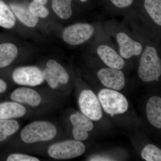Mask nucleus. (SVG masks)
Listing matches in <instances>:
<instances>
[{
	"label": "nucleus",
	"instance_id": "nucleus-1",
	"mask_svg": "<svg viewBox=\"0 0 161 161\" xmlns=\"http://www.w3.org/2000/svg\"><path fill=\"white\" fill-rule=\"evenodd\" d=\"M138 73L140 78L145 82L158 81L161 75V61L154 47H146L141 58Z\"/></svg>",
	"mask_w": 161,
	"mask_h": 161
},
{
	"label": "nucleus",
	"instance_id": "nucleus-2",
	"mask_svg": "<svg viewBox=\"0 0 161 161\" xmlns=\"http://www.w3.org/2000/svg\"><path fill=\"white\" fill-rule=\"evenodd\" d=\"M57 131L53 124L47 121H37L24 127L21 132V137L27 144L45 142L53 139Z\"/></svg>",
	"mask_w": 161,
	"mask_h": 161
},
{
	"label": "nucleus",
	"instance_id": "nucleus-3",
	"mask_svg": "<svg viewBox=\"0 0 161 161\" xmlns=\"http://www.w3.org/2000/svg\"><path fill=\"white\" fill-rule=\"evenodd\" d=\"M98 98L105 112L110 115L123 114L127 111L128 102L125 97L118 92L103 89L98 94Z\"/></svg>",
	"mask_w": 161,
	"mask_h": 161
},
{
	"label": "nucleus",
	"instance_id": "nucleus-4",
	"mask_svg": "<svg viewBox=\"0 0 161 161\" xmlns=\"http://www.w3.org/2000/svg\"><path fill=\"white\" fill-rule=\"evenodd\" d=\"M86 150L80 141L68 140L51 145L48 148V154L57 159H69L82 155Z\"/></svg>",
	"mask_w": 161,
	"mask_h": 161
},
{
	"label": "nucleus",
	"instance_id": "nucleus-5",
	"mask_svg": "<svg viewBox=\"0 0 161 161\" xmlns=\"http://www.w3.org/2000/svg\"><path fill=\"white\" fill-rule=\"evenodd\" d=\"M79 107L84 115L91 120L98 121L102 118L103 112L99 100L91 90H84L79 96Z\"/></svg>",
	"mask_w": 161,
	"mask_h": 161
},
{
	"label": "nucleus",
	"instance_id": "nucleus-6",
	"mask_svg": "<svg viewBox=\"0 0 161 161\" xmlns=\"http://www.w3.org/2000/svg\"><path fill=\"white\" fill-rule=\"evenodd\" d=\"M94 31V27L89 24L76 23L68 26L64 30L63 39L70 45H79L89 40Z\"/></svg>",
	"mask_w": 161,
	"mask_h": 161
},
{
	"label": "nucleus",
	"instance_id": "nucleus-7",
	"mask_svg": "<svg viewBox=\"0 0 161 161\" xmlns=\"http://www.w3.org/2000/svg\"><path fill=\"white\" fill-rule=\"evenodd\" d=\"M13 79L20 85L35 86L43 83L44 80L43 72L36 66L21 67L14 70Z\"/></svg>",
	"mask_w": 161,
	"mask_h": 161
},
{
	"label": "nucleus",
	"instance_id": "nucleus-8",
	"mask_svg": "<svg viewBox=\"0 0 161 161\" xmlns=\"http://www.w3.org/2000/svg\"><path fill=\"white\" fill-rule=\"evenodd\" d=\"M97 77L103 85L108 88L120 91L125 87V75L119 69H102L98 71Z\"/></svg>",
	"mask_w": 161,
	"mask_h": 161
},
{
	"label": "nucleus",
	"instance_id": "nucleus-9",
	"mask_svg": "<svg viewBox=\"0 0 161 161\" xmlns=\"http://www.w3.org/2000/svg\"><path fill=\"white\" fill-rule=\"evenodd\" d=\"M70 120L73 126V136L75 140L84 141L88 138V132L92 131L94 125L91 119L79 112L73 114Z\"/></svg>",
	"mask_w": 161,
	"mask_h": 161
},
{
	"label": "nucleus",
	"instance_id": "nucleus-10",
	"mask_svg": "<svg viewBox=\"0 0 161 161\" xmlns=\"http://www.w3.org/2000/svg\"><path fill=\"white\" fill-rule=\"evenodd\" d=\"M119 46L121 56L125 59H129L132 56H138L142 52L141 43L131 39L126 34L120 32L116 36Z\"/></svg>",
	"mask_w": 161,
	"mask_h": 161
},
{
	"label": "nucleus",
	"instance_id": "nucleus-11",
	"mask_svg": "<svg viewBox=\"0 0 161 161\" xmlns=\"http://www.w3.org/2000/svg\"><path fill=\"white\" fill-rule=\"evenodd\" d=\"M97 53L107 66L114 69H121L125 65V60L113 48L106 45H101Z\"/></svg>",
	"mask_w": 161,
	"mask_h": 161
},
{
	"label": "nucleus",
	"instance_id": "nucleus-12",
	"mask_svg": "<svg viewBox=\"0 0 161 161\" xmlns=\"http://www.w3.org/2000/svg\"><path fill=\"white\" fill-rule=\"evenodd\" d=\"M12 100L20 103H26L31 106H37L41 102V97L38 92L28 88H19L12 93Z\"/></svg>",
	"mask_w": 161,
	"mask_h": 161
},
{
	"label": "nucleus",
	"instance_id": "nucleus-13",
	"mask_svg": "<svg viewBox=\"0 0 161 161\" xmlns=\"http://www.w3.org/2000/svg\"><path fill=\"white\" fill-rule=\"evenodd\" d=\"M147 118L150 124L158 129L161 128V98L153 96L148 101L146 108Z\"/></svg>",
	"mask_w": 161,
	"mask_h": 161
},
{
	"label": "nucleus",
	"instance_id": "nucleus-14",
	"mask_svg": "<svg viewBox=\"0 0 161 161\" xmlns=\"http://www.w3.org/2000/svg\"><path fill=\"white\" fill-rule=\"evenodd\" d=\"M26 112V108L17 103L6 102L0 103V119L19 118Z\"/></svg>",
	"mask_w": 161,
	"mask_h": 161
},
{
	"label": "nucleus",
	"instance_id": "nucleus-15",
	"mask_svg": "<svg viewBox=\"0 0 161 161\" xmlns=\"http://www.w3.org/2000/svg\"><path fill=\"white\" fill-rule=\"evenodd\" d=\"M10 8L19 19L24 25L34 27L37 24L39 19L35 16L26 7L19 4L10 5Z\"/></svg>",
	"mask_w": 161,
	"mask_h": 161
},
{
	"label": "nucleus",
	"instance_id": "nucleus-16",
	"mask_svg": "<svg viewBox=\"0 0 161 161\" xmlns=\"http://www.w3.org/2000/svg\"><path fill=\"white\" fill-rule=\"evenodd\" d=\"M18 51L16 47L11 43L0 44V68L6 67L13 62Z\"/></svg>",
	"mask_w": 161,
	"mask_h": 161
},
{
	"label": "nucleus",
	"instance_id": "nucleus-17",
	"mask_svg": "<svg viewBox=\"0 0 161 161\" xmlns=\"http://www.w3.org/2000/svg\"><path fill=\"white\" fill-rule=\"evenodd\" d=\"M72 0H53L52 8L57 15L63 19H69L72 14Z\"/></svg>",
	"mask_w": 161,
	"mask_h": 161
},
{
	"label": "nucleus",
	"instance_id": "nucleus-18",
	"mask_svg": "<svg viewBox=\"0 0 161 161\" xmlns=\"http://www.w3.org/2000/svg\"><path fill=\"white\" fill-rule=\"evenodd\" d=\"M15 23L14 14L9 7L0 0V26L10 29L14 26Z\"/></svg>",
	"mask_w": 161,
	"mask_h": 161
},
{
	"label": "nucleus",
	"instance_id": "nucleus-19",
	"mask_svg": "<svg viewBox=\"0 0 161 161\" xmlns=\"http://www.w3.org/2000/svg\"><path fill=\"white\" fill-rule=\"evenodd\" d=\"M144 6L153 22L161 26V0H145Z\"/></svg>",
	"mask_w": 161,
	"mask_h": 161
},
{
	"label": "nucleus",
	"instance_id": "nucleus-20",
	"mask_svg": "<svg viewBox=\"0 0 161 161\" xmlns=\"http://www.w3.org/2000/svg\"><path fill=\"white\" fill-rule=\"evenodd\" d=\"M19 125L13 119H0V142L5 141L19 130Z\"/></svg>",
	"mask_w": 161,
	"mask_h": 161
},
{
	"label": "nucleus",
	"instance_id": "nucleus-21",
	"mask_svg": "<svg viewBox=\"0 0 161 161\" xmlns=\"http://www.w3.org/2000/svg\"><path fill=\"white\" fill-rule=\"evenodd\" d=\"M47 67L58 78L59 83L65 84L69 80V76L65 69L57 61L50 60L47 63Z\"/></svg>",
	"mask_w": 161,
	"mask_h": 161
},
{
	"label": "nucleus",
	"instance_id": "nucleus-22",
	"mask_svg": "<svg viewBox=\"0 0 161 161\" xmlns=\"http://www.w3.org/2000/svg\"><path fill=\"white\" fill-rule=\"evenodd\" d=\"M47 0H33L29 5V10L37 17L45 18L49 14V11L44 6Z\"/></svg>",
	"mask_w": 161,
	"mask_h": 161
},
{
	"label": "nucleus",
	"instance_id": "nucleus-23",
	"mask_svg": "<svg viewBox=\"0 0 161 161\" xmlns=\"http://www.w3.org/2000/svg\"><path fill=\"white\" fill-rule=\"evenodd\" d=\"M141 156L147 161H161V150L154 145L149 144L144 147Z\"/></svg>",
	"mask_w": 161,
	"mask_h": 161
},
{
	"label": "nucleus",
	"instance_id": "nucleus-24",
	"mask_svg": "<svg viewBox=\"0 0 161 161\" xmlns=\"http://www.w3.org/2000/svg\"><path fill=\"white\" fill-rule=\"evenodd\" d=\"M43 74L44 79L47 81L49 86L54 89L57 88L59 83V81L51 69L46 67L43 71Z\"/></svg>",
	"mask_w": 161,
	"mask_h": 161
},
{
	"label": "nucleus",
	"instance_id": "nucleus-25",
	"mask_svg": "<svg viewBox=\"0 0 161 161\" xmlns=\"http://www.w3.org/2000/svg\"><path fill=\"white\" fill-rule=\"evenodd\" d=\"M7 161H39L40 160L34 157L20 154V153H13L10 154L7 158Z\"/></svg>",
	"mask_w": 161,
	"mask_h": 161
},
{
	"label": "nucleus",
	"instance_id": "nucleus-26",
	"mask_svg": "<svg viewBox=\"0 0 161 161\" xmlns=\"http://www.w3.org/2000/svg\"><path fill=\"white\" fill-rule=\"evenodd\" d=\"M113 5L119 8H124L130 6L133 0H111Z\"/></svg>",
	"mask_w": 161,
	"mask_h": 161
},
{
	"label": "nucleus",
	"instance_id": "nucleus-27",
	"mask_svg": "<svg viewBox=\"0 0 161 161\" xmlns=\"http://www.w3.org/2000/svg\"><path fill=\"white\" fill-rule=\"evenodd\" d=\"M89 161H113L114 160L108 157L104 156H95L89 159Z\"/></svg>",
	"mask_w": 161,
	"mask_h": 161
},
{
	"label": "nucleus",
	"instance_id": "nucleus-28",
	"mask_svg": "<svg viewBox=\"0 0 161 161\" xmlns=\"http://www.w3.org/2000/svg\"><path fill=\"white\" fill-rule=\"evenodd\" d=\"M7 88V83L4 80L0 79V94L6 92Z\"/></svg>",
	"mask_w": 161,
	"mask_h": 161
},
{
	"label": "nucleus",
	"instance_id": "nucleus-29",
	"mask_svg": "<svg viewBox=\"0 0 161 161\" xmlns=\"http://www.w3.org/2000/svg\"><path fill=\"white\" fill-rule=\"evenodd\" d=\"M80 1H81L82 3H85V2H86L87 0H80Z\"/></svg>",
	"mask_w": 161,
	"mask_h": 161
}]
</instances>
